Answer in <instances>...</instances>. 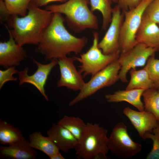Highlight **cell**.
I'll list each match as a JSON object with an SVG mask.
<instances>
[{
	"label": "cell",
	"instance_id": "obj_1",
	"mask_svg": "<svg viewBox=\"0 0 159 159\" xmlns=\"http://www.w3.org/2000/svg\"><path fill=\"white\" fill-rule=\"evenodd\" d=\"M65 21L62 14L53 13L52 21L36 49L46 60L58 59L72 53L77 55L88 42L86 37H77L69 33L64 26Z\"/></svg>",
	"mask_w": 159,
	"mask_h": 159
},
{
	"label": "cell",
	"instance_id": "obj_2",
	"mask_svg": "<svg viewBox=\"0 0 159 159\" xmlns=\"http://www.w3.org/2000/svg\"><path fill=\"white\" fill-rule=\"evenodd\" d=\"M53 16V13L50 11L41 9L30 2L25 16H9L6 22L12 30L5 26L16 43L21 46L27 44L38 45Z\"/></svg>",
	"mask_w": 159,
	"mask_h": 159
},
{
	"label": "cell",
	"instance_id": "obj_3",
	"mask_svg": "<svg viewBox=\"0 0 159 159\" xmlns=\"http://www.w3.org/2000/svg\"><path fill=\"white\" fill-rule=\"evenodd\" d=\"M90 0H68L59 4L46 6L45 9L52 13L65 16L68 27L76 33L87 29H96L99 26L97 17L88 6Z\"/></svg>",
	"mask_w": 159,
	"mask_h": 159
},
{
	"label": "cell",
	"instance_id": "obj_4",
	"mask_svg": "<svg viewBox=\"0 0 159 159\" xmlns=\"http://www.w3.org/2000/svg\"><path fill=\"white\" fill-rule=\"evenodd\" d=\"M83 138L75 149L79 159H107L109 150L107 130L99 124L86 123Z\"/></svg>",
	"mask_w": 159,
	"mask_h": 159
},
{
	"label": "cell",
	"instance_id": "obj_5",
	"mask_svg": "<svg viewBox=\"0 0 159 159\" xmlns=\"http://www.w3.org/2000/svg\"><path fill=\"white\" fill-rule=\"evenodd\" d=\"M92 44L89 49L85 53L80 55L79 57L74 56L76 61L81 64L78 66L79 71L83 77L87 75H94L108 65L118 59L120 52L110 54H105L99 48V35L94 31L92 32Z\"/></svg>",
	"mask_w": 159,
	"mask_h": 159
},
{
	"label": "cell",
	"instance_id": "obj_6",
	"mask_svg": "<svg viewBox=\"0 0 159 159\" xmlns=\"http://www.w3.org/2000/svg\"><path fill=\"white\" fill-rule=\"evenodd\" d=\"M153 0H142L136 7L123 11V20L120 31V53L128 51L137 44L136 36L145 11Z\"/></svg>",
	"mask_w": 159,
	"mask_h": 159
},
{
	"label": "cell",
	"instance_id": "obj_7",
	"mask_svg": "<svg viewBox=\"0 0 159 159\" xmlns=\"http://www.w3.org/2000/svg\"><path fill=\"white\" fill-rule=\"evenodd\" d=\"M120 68L117 59L92 76L89 81L85 83L78 94L69 102V105L72 106L99 90L114 84L119 80Z\"/></svg>",
	"mask_w": 159,
	"mask_h": 159
},
{
	"label": "cell",
	"instance_id": "obj_8",
	"mask_svg": "<svg viewBox=\"0 0 159 159\" xmlns=\"http://www.w3.org/2000/svg\"><path fill=\"white\" fill-rule=\"evenodd\" d=\"M108 147L115 156L122 158L132 157L141 150L142 145L133 141L129 135L127 127L122 122L113 127L108 138Z\"/></svg>",
	"mask_w": 159,
	"mask_h": 159
},
{
	"label": "cell",
	"instance_id": "obj_9",
	"mask_svg": "<svg viewBox=\"0 0 159 159\" xmlns=\"http://www.w3.org/2000/svg\"><path fill=\"white\" fill-rule=\"evenodd\" d=\"M158 50L157 48L139 43L126 52L120 53L118 59L121 66L119 80L123 83L127 82V75L128 72L137 67L144 66L148 59Z\"/></svg>",
	"mask_w": 159,
	"mask_h": 159
},
{
	"label": "cell",
	"instance_id": "obj_10",
	"mask_svg": "<svg viewBox=\"0 0 159 159\" xmlns=\"http://www.w3.org/2000/svg\"><path fill=\"white\" fill-rule=\"evenodd\" d=\"M123 15L118 4L113 8L112 18L109 26L105 35L98 44L99 48L105 54L120 52V39Z\"/></svg>",
	"mask_w": 159,
	"mask_h": 159
},
{
	"label": "cell",
	"instance_id": "obj_11",
	"mask_svg": "<svg viewBox=\"0 0 159 159\" xmlns=\"http://www.w3.org/2000/svg\"><path fill=\"white\" fill-rule=\"evenodd\" d=\"M57 60L60 76L57 83V86L65 87L74 91L80 90L85 82L82 74L77 70L74 65L76 60L74 56L69 57L66 56Z\"/></svg>",
	"mask_w": 159,
	"mask_h": 159
},
{
	"label": "cell",
	"instance_id": "obj_12",
	"mask_svg": "<svg viewBox=\"0 0 159 159\" xmlns=\"http://www.w3.org/2000/svg\"><path fill=\"white\" fill-rule=\"evenodd\" d=\"M32 59L37 66V70L30 75L28 74V67L18 72L17 73L19 80V85H21L24 83H28L33 85L39 91L46 100L48 101V97L45 93L44 87L52 70L57 64V59L52 60L49 63L46 64H41L33 59Z\"/></svg>",
	"mask_w": 159,
	"mask_h": 159
},
{
	"label": "cell",
	"instance_id": "obj_13",
	"mask_svg": "<svg viewBox=\"0 0 159 159\" xmlns=\"http://www.w3.org/2000/svg\"><path fill=\"white\" fill-rule=\"evenodd\" d=\"M8 40L0 42V65L4 68L19 66L27 57L26 52L17 44L11 33Z\"/></svg>",
	"mask_w": 159,
	"mask_h": 159
},
{
	"label": "cell",
	"instance_id": "obj_14",
	"mask_svg": "<svg viewBox=\"0 0 159 159\" xmlns=\"http://www.w3.org/2000/svg\"><path fill=\"white\" fill-rule=\"evenodd\" d=\"M123 112L143 139L146 133L152 132L158 123L155 116L149 112L137 111L127 107L123 109Z\"/></svg>",
	"mask_w": 159,
	"mask_h": 159
},
{
	"label": "cell",
	"instance_id": "obj_15",
	"mask_svg": "<svg viewBox=\"0 0 159 159\" xmlns=\"http://www.w3.org/2000/svg\"><path fill=\"white\" fill-rule=\"evenodd\" d=\"M137 43L145 44L159 50V27L144 14L136 36Z\"/></svg>",
	"mask_w": 159,
	"mask_h": 159
},
{
	"label": "cell",
	"instance_id": "obj_16",
	"mask_svg": "<svg viewBox=\"0 0 159 159\" xmlns=\"http://www.w3.org/2000/svg\"><path fill=\"white\" fill-rule=\"evenodd\" d=\"M47 134L58 149L66 153L75 149L78 144L77 139L69 131L57 124L53 123Z\"/></svg>",
	"mask_w": 159,
	"mask_h": 159
},
{
	"label": "cell",
	"instance_id": "obj_17",
	"mask_svg": "<svg viewBox=\"0 0 159 159\" xmlns=\"http://www.w3.org/2000/svg\"><path fill=\"white\" fill-rule=\"evenodd\" d=\"M0 156L9 159H34L37 153L32 148L29 142L23 137L20 140L8 146H1Z\"/></svg>",
	"mask_w": 159,
	"mask_h": 159
},
{
	"label": "cell",
	"instance_id": "obj_18",
	"mask_svg": "<svg viewBox=\"0 0 159 159\" xmlns=\"http://www.w3.org/2000/svg\"><path fill=\"white\" fill-rule=\"evenodd\" d=\"M145 90L136 89L119 90L105 96L107 101L110 103L126 102L137 108L139 111H144V104L141 100Z\"/></svg>",
	"mask_w": 159,
	"mask_h": 159
},
{
	"label": "cell",
	"instance_id": "obj_19",
	"mask_svg": "<svg viewBox=\"0 0 159 159\" xmlns=\"http://www.w3.org/2000/svg\"><path fill=\"white\" fill-rule=\"evenodd\" d=\"M31 146L39 150L47 155L50 158L59 152L53 142L48 137L43 136L40 132L35 131L29 136Z\"/></svg>",
	"mask_w": 159,
	"mask_h": 159
},
{
	"label": "cell",
	"instance_id": "obj_20",
	"mask_svg": "<svg viewBox=\"0 0 159 159\" xmlns=\"http://www.w3.org/2000/svg\"><path fill=\"white\" fill-rule=\"evenodd\" d=\"M57 124L69 131L77 139L78 144L81 141L87 127L86 123L81 119L78 117L64 115Z\"/></svg>",
	"mask_w": 159,
	"mask_h": 159
},
{
	"label": "cell",
	"instance_id": "obj_21",
	"mask_svg": "<svg viewBox=\"0 0 159 159\" xmlns=\"http://www.w3.org/2000/svg\"><path fill=\"white\" fill-rule=\"evenodd\" d=\"M130 79L126 90L140 89L145 90L154 87V85L144 67L138 70L132 69L130 70Z\"/></svg>",
	"mask_w": 159,
	"mask_h": 159
},
{
	"label": "cell",
	"instance_id": "obj_22",
	"mask_svg": "<svg viewBox=\"0 0 159 159\" xmlns=\"http://www.w3.org/2000/svg\"><path fill=\"white\" fill-rule=\"evenodd\" d=\"M24 137L21 132L7 122L0 120V143L10 145L20 140Z\"/></svg>",
	"mask_w": 159,
	"mask_h": 159
},
{
	"label": "cell",
	"instance_id": "obj_23",
	"mask_svg": "<svg viewBox=\"0 0 159 159\" xmlns=\"http://www.w3.org/2000/svg\"><path fill=\"white\" fill-rule=\"evenodd\" d=\"M110 0H90V10L93 12L98 10L101 13L102 17V29L106 30L111 22L113 8Z\"/></svg>",
	"mask_w": 159,
	"mask_h": 159
},
{
	"label": "cell",
	"instance_id": "obj_24",
	"mask_svg": "<svg viewBox=\"0 0 159 159\" xmlns=\"http://www.w3.org/2000/svg\"><path fill=\"white\" fill-rule=\"evenodd\" d=\"M142 96L144 110L152 113L159 121V89L153 87L145 90Z\"/></svg>",
	"mask_w": 159,
	"mask_h": 159
},
{
	"label": "cell",
	"instance_id": "obj_25",
	"mask_svg": "<svg viewBox=\"0 0 159 159\" xmlns=\"http://www.w3.org/2000/svg\"><path fill=\"white\" fill-rule=\"evenodd\" d=\"M11 15L25 16L32 0H4Z\"/></svg>",
	"mask_w": 159,
	"mask_h": 159
},
{
	"label": "cell",
	"instance_id": "obj_26",
	"mask_svg": "<svg viewBox=\"0 0 159 159\" xmlns=\"http://www.w3.org/2000/svg\"><path fill=\"white\" fill-rule=\"evenodd\" d=\"M145 68L154 85V87L159 89V59L155 58V54L148 59Z\"/></svg>",
	"mask_w": 159,
	"mask_h": 159
},
{
	"label": "cell",
	"instance_id": "obj_27",
	"mask_svg": "<svg viewBox=\"0 0 159 159\" xmlns=\"http://www.w3.org/2000/svg\"><path fill=\"white\" fill-rule=\"evenodd\" d=\"M150 139L153 141V147L146 157L147 159H159V121L152 132L146 133L143 139Z\"/></svg>",
	"mask_w": 159,
	"mask_h": 159
},
{
	"label": "cell",
	"instance_id": "obj_28",
	"mask_svg": "<svg viewBox=\"0 0 159 159\" xmlns=\"http://www.w3.org/2000/svg\"><path fill=\"white\" fill-rule=\"evenodd\" d=\"M144 13L151 20L159 24V0H153L148 6Z\"/></svg>",
	"mask_w": 159,
	"mask_h": 159
},
{
	"label": "cell",
	"instance_id": "obj_29",
	"mask_svg": "<svg viewBox=\"0 0 159 159\" xmlns=\"http://www.w3.org/2000/svg\"><path fill=\"white\" fill-rule=\"evenodd\" d=\"M18 70L15 66L7 68L5 70H0V89L4 84L10 81H16L17 78L13 76V74L18 73Z\"/></svg>",
	"mask_w": 159,
	"mask_h": 159
},
{
	"label": "cell",
	"instance_id": "obj_30",
	"mask_svg": "<svg viewBox=\"0 0 159 159\" xmlns=\"http://www.w3.org/2000/svg\"><path fill=\"white\" fill-rule=\"evenodd\" d=\"M142 0H118V5L123 11L136 7Z\"/></svg>",
	"mask_w": 159,
	"mask_h": 159
},
{
	"label": "cell",
	"instance_id": "obj_31",
	"mask_svg": "<svg viewBox=\"0 0 159 159\" xmlns=\"http://www.w3.org/2000/svg\"><path fill=\"white\" fill-rule=\"evenodd\" d=\"M0 21L1 23L7 21L11 15L4 0H0Z\"/></svg>",
	"mask_w": 159,
	"mask_h": 159
},
{
	"label": "cell",
	"instance_id": "obj_32",
	"mask_svg": "<svg viewBox=\"0 0 159 159\" xmlns=\"http://www.w3.org/2000/svg\"><path fill=\"white\" fill-rule=\"evenodd\" d=\"M68 0H32L31 2L37 6L39 7L47 5L49 3L54 1L65 2Z\"/></svg>",
	"mask_w": 159,
	"mask_h": 159
},
{
	"label": "cell",
	"instance_id": "obj_33",
	"mask_svg": "<svg viewBox=\"0 0 159 159\" xmlns=\"http://www.w3.org/2000/svg\"><path fill=\"white\" fill-rule=\"evenodd\" d=\"M50 159H65V158L59 152L54 155L50 158Z\"/></svg>",
	"mask_w": 159,
	"mask_h": 159
},
{
	"label": "cell",
	"instance_id": "obj_34",
	"mask_svg": "<svg viewBox=\"0 0 159 159\" xmlns=\"http://www.w3.org/2000/svg\"><path fill=\"white\" fill-rule=\"evenodd\" d=\"M112 2H113L114 3H117L118 0H110Z\"/></svg>",
	"mask_w": 159,
	"mask_h": 159
}]
</instances>
